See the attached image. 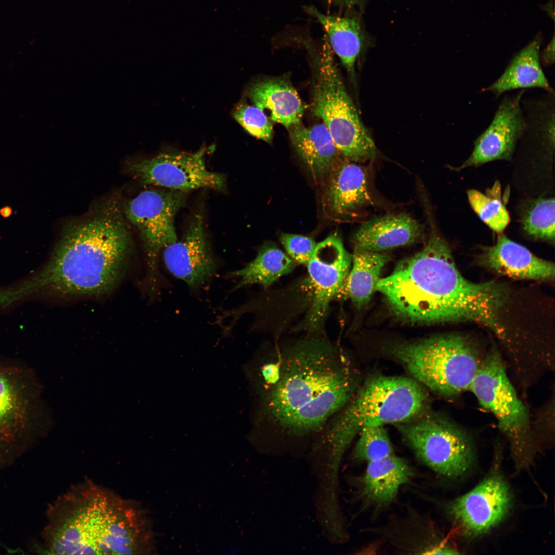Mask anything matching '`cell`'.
Here are the masks:
<instances>
[{"mask_svg":"<svg viewBox=\"0 0 555 555\" xmlns=\"http://www.w3.org/2000/svg\"><path fill=\"white\" fill-rule=\"evenodd\" d=\"M542 8L548 15L554 21V7L553 1L551 0L545 5L542 6Z\"/></svg>","mask_w":555,"mask_h":555,"instance_id":"obj_34","label":"cell"},{"mask_svg":"<svg viewBox=\"0 0 555 555\" xmlns=\"http://www.w3.org/2000/svg\"><path fill=\"white\" fill-rule=\"evenodd\" d=\"M233 115L251 135L271 143L274 134L273 125L263 110L254 105L242 103L235 108Z\"/></svg>","mask_w":555,"mask_h":555,"instance_id":"obj_30","label":"cell"},{"mask_svg":"<svg viewBox=\"0 0 555 555\" xmlns=\"http://www.w3.org/2000/svg\"><path fill=\"white\" fill-rule=\"evenodd\" d=\"M542 40L541 34L538 33L513 56L501 76L482 91L492 92L496 98L507 91L532 88L555 94L540 61Z\"/></svg>","mask_w":555,"mask_h":555,"instance_id":"obj_20","label":"cell"},{"mask_svg":"<svg viewBox=\"0 0 555 555\" xmlns=\"http://www.w3.org/2000/svg\"><path fill=\"white\" fill-rule=\"evenodd\" d=\"M413 475L410 466L395 454L367 462L362 481V495L369 504L382 507L393 502L399 489Z\"/></svg>","mask_w":555,"mask_h":555,"instance_id":"obj_23","label":"cell"},{"mask_svg":"<svg viewBox=\"0 0 555 555\" xmlns=\"http://www.w3.org/2000/svg\"><path fill=\"white\" fill-rule=\"evenodd\" d=\"M205 152L204 148L195 153H161L135 162L131 169L144 184L184 192L200 188L221 191L225 189L226 177L208 169Z\"/></svg>","mask_w":555,"mask_h":555,"instance_id":"obj_13","label":"cell"},{"mask_svg":"<svg viewBox=\"0 0 555 555\" xmlns=\"http://www.w3.org/2000/svg\"><path fill=\"white\" fill-rule=\"evenodd\" d=\"M376 290L384 296L392 313L406 323L471 321L497 336L505 330L498 316L507 302L508 288L494 281L475 283L466 279L448 243L436 231L423 249L381 278Z\"/></svg>","mask_w":555,"mask_h":555,"instance_id":"obj_2","label":"cell"},{"mask_svg":"<svg viewBox=\"0 0 555 555\" xmlns=\"http://www.w3.org/2000/svg\"><path fill=\"white\" fill-rule=\"evenodd\" d=\"M554 395L536 412L531 427L534 437L538 442L543 437L551 438L554 431Z\"/></svg>","mask_w":555,"mask_h":555,"instance_id":"obj_32","label":"cell"},{"mask_svg":"<svg viewBox=\"0 0 555 555\" xmlns=\"http://www.w3.org/2000/svg\"><path fill=\"white\" fill-rule=\"evenodd\" d=\"M304 10L316 17L325 29L332 50L338 55L350 76H354L355 63L364 43V35L354 18L322 13L313 6Z\"/></svg>","mask_w":555,"mask_h":555,"instance_id":"obj_25","label":"cell"},{"mask_svg":"<svg viewBox=\"0 0 555 555\" xmlns=\"http://www.w3.org/2000/svg\"><path fill=\"white\" fill-rule=\"evenodd\" d=\"M130 249V236L119 210L116 205L106 206L67 230L49 262L29 278L2 289L1 299L9 305L37 293L106 294L122 278Z\"/></svg>","mask_w":555,"mask_h":555,"instance_id":"obj_4","label":"cell"},{"mask_svg":"<svg viewBox=\"0 0 555 555\" xmlns=\"http://www.w3.org/2000/svg\"><path fill=\"white\" fill-rule=\"evenodd\" d=\"M479 404L495 417L519 468L528 466L536 452L527 406L519 397L500 354L494 348L484 357L469 390Z\"/></svg>","mask_w":555,"mask_h":555,"instance_id":"obj_9","label":"cell"},{"mask_svg":"<svg viewBox=\"0 0 555 555\" xmlns=\"http://www.w3.org/2000/svg\"><path fill=\"white\" fill-rule=\"evenodd\" d=\"M41 394L33 370L0 361V470L12 465L44 435Z\"/></svg>","mask_w":555,"mask_h":555,"instance_id":"obj_7","label":"cell"},{"mask_svg":"<svg viewBox=\"0 0 555 555\" xmlns=\"http://www.w3.org/2000/svg\"><path fill=\"white\" fill-rule=\"evenodd\" d=\"M316 70L312 111L327 128L340 156L356 162L374 159L377 147L346 90L327 39Z\"/></svg>","mask_w":555,"mask_h":555,"instance_id":"obj_8","label":"cell"},{"mask_svg":"<svg viewBox=\"0 0 555 555\" xmlns=\"http://www.w3.org/2000/svg\"><path fill=\"white\" fill-rule=\"evenodd\" d=\"M428 404L426 392L415 379L373 376L358 388L323 432L339 456L363 429L404 423L422 414Z\"/></svg>","mask_w":555,"mask_h":555,"instance_id":"obj_5","label":"cell"},{"mask_svg":"<svg viewBox=\"0 0 555 555\" xmlns=\"http://www.w3.org/2000/svg\"><path fill=\"white\" fill-rule=\"evenodd\" d=\"M42 544L50 554H151L156 535L148 511L90 480L70 487L46 510Z\"/></svg>","mask_w":555,"mask_h":555,"instance_id":"obj_3","label":"cell"},{"mask_svg":"<svg viewBox=\"0 0 555 555\" xmlns=\"http://www.w3.org/2000/svg\"><path fill=\"white\" fill-rule=\"evenodd\" d=\"M248 96L253 105L264 112L269 119L289 129L300 124L305 106L297 90L285 78L265 79L253 84Z\"/></svg>","mask_w":555,"mask_h":555,"instance_id":"obj_21","label":"cell"},{"mask_svg":"<svg viewBox=\"0 0 555 555\" xmlns=\"http://www.w3.org/2000/svg\"><path fill=\"white\" fill-rule=\"evenodd\" d=\"M423 234V226L410 215L387 214L363 223L352 241L354 248L384 252L415 243Z\"/></svg>","mask_w":555,"mask_h":555,"instance_id":"obj_19","label":"cell"},{"mask_svg":"<svg viewBox=\"0 0 555 555\" xmlns=\"http://www.w3.org/2000/svg\"><path fill=\"white\" fill-rule=\"evenodd\" d=\"M525 89L502 99L488 127L477 138L469 158L457 168L477 166L496 160L511 159L526 127L522 106Z\"/></svg>","mask_w":555,"mask_h":555,"instance_id":"obj_15","label":"cell"},{"mask_svg":"<svg viewBox=\"0 0 555 555\" xmlns=\"http://www.w3.org/2000/svg\"><path fill=\"white\" fill-rule=\"evenodd\" d=\"M288 130L293 147L311 175L317 179L327 177L340 156L325 125L299 124Z\"/></svg>","mask_w":555,"mask_h":555,"instance_id":"obj_22","label":"cell"},{"mask_svg":"<svg viewBox=\"0 0 555 555\" xmlns=\"http://www.w3.org/2000/svg\"><path fill=\"white\" fill-rule=\"evenodd\" d=\"M327 177L326 199L333 214L349 215L373 203L368 173L357 162L340 158Z\"/></svg>","mask_w":555,"mask_h":555,"instance_id":"obj_17","label":"cell"},{"mask_svg":"<svg viewBox=\"0 0 555 555\" xmlns=\"http://www.w3.org/2000/svg\"><path fill=\"white\" fill-rule=\"evenodd\" d=\"M388 351L414 379L447 398L469 390L484 358L472 342L456 334L400 342Z\"/></svg>","mask_w":555,"mask_h":555,"instance_id":"obj_6","label":"cell"},{"mask_svg":"<svg viewBox=\"0 0 555 555\" xmlns=\"http://www.w3.org/2000/svg\"><path fill=\"white\" fill-rule=\"evenodd\" d=\"M480 262L498 273L511 277L537 280H551L554 264L532 254L524 246L498 233L495 244L485 247Z\"/></svg>","mask_w":555,"mask_h":555,"instance_id":"obj_18","label":"cell"},{"mask_svg":"<svg viewBox=\"0 0 555 555\" xmlns=\"http://www.w3.org/2000/svg\"><path fill=\"white\" fill-rule=\"evenodd\" d=\"M295 266V263L274 244L266 243L254 260L244 268L229 272L227 276L237 280L234 290L251 284L266 288L291 272Z\"/></svg>","mask_w":555,"mask_h":555,"instance_id":"obj_26","label":"cell"},{"mask_svg":"<svg viewBox=\"0 0 555 555\" xmlns=\"http://www.w3.org/2000/svg\"><path fill=\"white\" fill-rule=\"evenodd\" d=\"M522 222L525 232L542 240H554V199L534 200L524 210Z\"/></svg>","mask_w":555,"mask_h":555,"instance_id":"obj_27","label":"cell"},{"mask_svg":"<svg viewBox=\"0 0 555 555\" xmlns=\"http://www.w3.org/2000/svg\"><path fill=\"white\" fill-rule=\"evenodd\" d=\"M397 427L418 459L437 474L454 478L471 468L475 456L473 441L451 420L431 414Z\"/></svg>","mask_w":555,"mask_h":555,"instance_id":"obj_10","label":"cell"},{"mask_svg":"<svg viewBox=\"0 0 555 555\" xmlns=\"http://www.w3.org/2000/svg\"><path fill=\"white\" fill-rule=\"evenodd\" d=\"M280 240L288 256L295 263L307 264L311 258L317 243L309 236L283 233Z\"/></svg>","mask_w":555,"mask_h":555,"instance_id":"obj_31","label":"cell"},{"mask_svg":"<svg viewBox=\"0 0 555 555\" xmlns=\"http://www.w3.org/2000/svg\"><path fill=\"white\" fill-rule=\"evenodd\" d=\"M496 466L475 487L447 506L448 515L464 535L486 533L508 513L510 491Z\"/></svg>","mask_w":555,"mask_h":555,"instance_id":"obj_14","label":"cell"},{"mask_svg":"<svg viewBox=\"0 0 555 555\" xmlns=\"http://www.w3.org/2000/svg\"><path fill=\"white\" fill-rule=\"evenodd\" d=\"M540 61L542 66L548 67L554 63V35L543 50L540 53Z\"/></svg>","mask_w":555,"mask_h":555,"instance_id":"obj_33","label":"cell"},{"mask_svg":"<svg viewBox=\"0 0 555 555\" xmlns=\"http://www.w3.org/2000/svg\"><path fill=\"white\" fill-rule=\"evenodd\" d=\"M467 195L471 206L482 220L496 233H503L510 217L499 196L473 189L468 190Z\"/></svg>","mask_w":555,"mask_h":555,"instance_id":"obj_28","label":"cell"},{"mask_svg":"<svg viewBox=\"0 0 555 555\" xmlns=\"http://www.w3.org/2000/svg\"><path fill=\"white\" fill-rule=\"evenodd\" d=\"M390 260L384 252L354 248L349 272L339 291L344 289L357 308L365 307L376 290L382 270Z\"/></svg>","mask_w":555,"mask_h":555,"instance_id":"obj_24","label":"cell"},{"mask_svg":"<svg viewBox=\"0 0 555 555\" xmlns=\"http://www.w3.org/2000/svg\"><path fill=\"white\" fill-rule=\"evenodd\" d=\"M163 259L169 272L190 288L197 289L216 273L218 261L207 237L200 214L191 219L182 238L163 250Z\"/></svg>","mask_w":555,"mask_h":555,"instance_id":"obj_16","label":"cell"},{"mask_svg":"<svg viewBox=\"0 0 555 555\" xmlns=\"http://www.w3.org/2000/svg\"><path fill=\"white\" fill-rule=\"evenodd\" d=\"M351 265V255L337 235L331 234L317 244L307 264L313 300L298 329L309 332L322 331L329 304L337 295Z\"/></svg>","mask_w":555,"mask_h":555,"instance_id":"obj_12","label":"cell"},{"mask_svg":"<svg viewBox=\"0 0 555 555\" xmlns=\"http://www.w3.org/2000/svg\"><path fill=\"white\" fill-rule=\"evenodd\" d=\"M359 435L354 451V456L358 460L368 462L394 454L392 444L383 426L364 428Z\"/></svg>","mask_w":555,"mask_h":555,"instance_id":"obj_29","label":"cell"},{"mask_svg":"<svg viewBox=\"0 0 555 555\" xmlns=\"http://www.w3.org/2000/svg\"><path fill=\"white\" fill-rule=\"evenodd\" d=\"M12 213V210L9 207H6L0 210V214L5 217L9 216Z\"/></svg>","mask_w":555,"mask_h":555,"instance_id":"obj_35","label":"cell"},{"mask_svg":"<svg viewBox=\"0 0 555 555\" xmlns=\"http://www.w3.org/2000/svg\"><path fill=\"white\" fill-rule=\"evenodd\" d=\"M187 192L145 190L133 198L126 208L129 220L139 230L146 254L149 280L155 285L159 276L158 256L161 250L177 239L174 219L184 205Z\"/></svg>","mask_w":555,"mask_h":555,"instance_id":"obj_11","label":"cell"},{"mask_svg":"<svg viewBox=\"0 0 555 555\" xmlns=\"http://www.w3.org/2000/svg\"><path fill=\"white\" fill-rule=\"evenodd\" d=\"M278 348L250 375L255 428L301 437L323 432L353 397L358 379L322 331Z\"/></svg>","mask_w":555,"mask_h":555,"instance_id":"obj_1","label":"cell"},{"mask_svg":"<svg viewBox=\"0 0 555 555\" xmlns=\"http://www.w3.org/2000/svg\"><path fill=\"white\" fill-rule=\"evenodd\" d=\"M336 2L344 4L345 5H353L359 0H331Z\"/></svg>","mask_w":555,"mask_h":555,"instance_id":"obj_36","label":"cell"}]
</instances>
